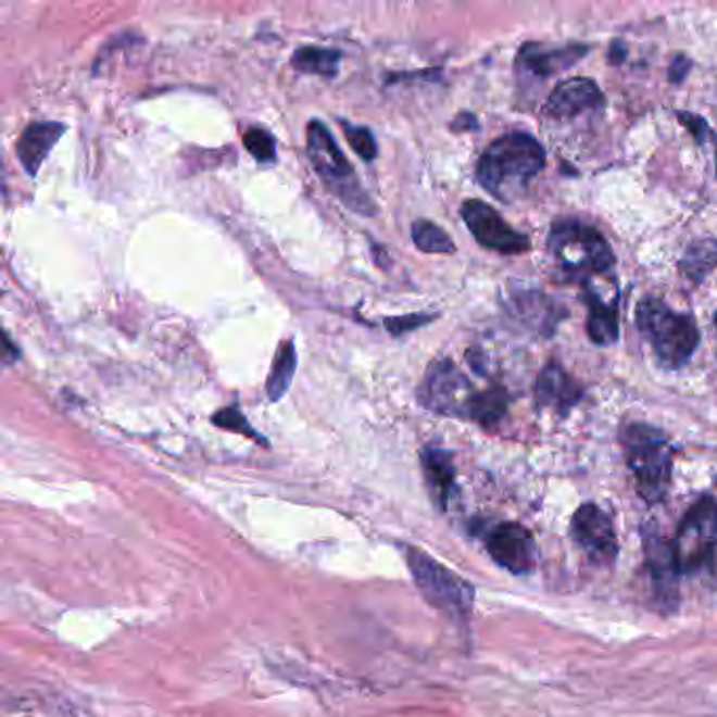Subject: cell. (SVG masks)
I'll return each instance as SVG.
<instances>
[{"instance_id":"cell-24","label":"cell","mask_w":717,"mask_h":717,"mask_svg":"<svg viewBox=\"0 0 717 717\" xmlns=\"http://www.w3.org/2000/svg\"><path fill=\"white\" fill-rule=\"evenodd\" d=\"M413 242L417 249H422L424 253H433V255H453L456 251L455 242L451 240V236L442 228H438L436 224L427 222V219H419L413 224Z\"/></svg>"},{"instance_id":"cell-25","label":"cell","mask_w":717,"mask_h":717,"mask_svg":"<svg viewBox=\"0 0 717 717\" xmlns=\"http://www.w3.org/2000/svg\"><path fill=\"white\" fill-rule=\"evenodd\" d=\"M244 148L249 154L260 163H274L276 161V139L269 130L253 127L244 133Z\"/></svg>"},{"instance_id":"cell-27","label":"cell","mask_w":717,"mask_h":717,"mask_svg":"<svg viewBox=\"0 0 717 717\" xmlns=\"http://www.w3.org/2000/svg\"><path fill=\"white\" fill-rule=\"evenodd\" d=\"M345 127V137L350 141V146L356 150L362 161L370 163L377 156V141L375 135L366 127H352V125H343Z\"/></svg>"},{"instance_id":"cell-17","label":"cell","mask_w":717,"mask_h":717,"mask_svg":"<svg viewBox=\"0 0 717 717\" xmlns=\"http://www.w3.org/2000/svg\"><path fill=\"white\" fill-rule=\"evenodd\" d=\"M586 53L587 47H581V45H568V47H555V49L526 45L520 51V65L537 76H552L559 70H566V67L577 64Z\"/></svg>"},{"instance_id":"cell-16","label":"cell","mask_w":717,"mask_h":717,"mask_svg":"<svg viewBox=\"0 0 717 717\" xmlns=\"http://www.w3.org/2000/svg\"><path fill=\"white\" fill-rule=\"evenodd\" d=\"M425 482L440 510L449 507L451 496L455 494V465L453 456L440 449H425L422 455Z\"/></svg>"},{"instance_id":"cell-13","label":"cell","mask_w":717,"mask_h":717,"mask_svg":"<svg viewBox=\"0 0 717 717\" xmlns=\"http://www.w3.org/2000/svg\"><path fill=\"white\" fill-rule=\"evenodd\" d=\"M583 395V386L573 379L559 364H548L537 379V402L566 415Z\"/></svg>"},{"instance_id":"cell-21","label":"cell","mask_w":717,"mask_h":717,"mask_svg":"<svg viewBox=\"0 0 717 717\" xmlns=\"http://www.w3.org/2000/svg\"><path fill=\"white\" fill-rule=\"evenodd\" d=\"M297 370V350L293 341H287L278 348V354L272 364V373L267 377V395L272 402H278L293 383Z\"/></svg>"},{"instance_id":"cell-7","label":"cell","mask_w":717,"mask_h":717,"mask_svg":"<svg viewBox=\"0 0 717 717\" xmlns=\"http://www.w3.org/2000/svg\"><path fill=\"white\" fill-rule=\"evenodd\" d=\"M680 570L694 575L717 559V499L703 496L685 514L674 541Z\"/></svg>"},{"instance_id":"cell-18","label":"cell","mask_w":717,"mask_h":717,"mask_svg":"<svg viewBox=\"0 0 717 717\" xmlns=\"http://www.w3.org/2000/svg\"><path fill=\"white\" fill-rule=\"evenodd\" d=\"M587 307V332L589 339L595 345H613L619 337V316H617V305L604 303L602 294L586 289Z\"/></svg>"},{"instance_id":"cell-6","label":"cell","mask_w":717,"mask_h":717,"mask_svg":"<svg viewBox=\"0 0 717 717\" xmlns=\"http://www.w3.org/2000/svg\"><path fill=\"white\" fill-rule=\"evenodd\" d=\"M554 260L573 274H602L615 265V255L606 238L591 226L564 219L550 234Z\"/></svg>"},{"instance_id":"cell-28","label":"cell","mask_w":717,"mask_h":717,"mask_svg":"<svg viewBox=\"0 0 717 717\" xmlns=\"http://www.w3.org/2000/svg\"><path fill=\"white\" fill-rule=\"evenodd\" d=\"M436 316L431 314H408V316H398V318H388L386 320V328L390 330L393 337H400L404 332H411L419 326L429 325Z\"/></svg>"},{"instance_id":"cell-4","label":"cell","mask_w":717,"mask_h":717,"mask_svg":"<svg viewBox=\"0 0 717 717\" xmlns=\"http://www.w3.org/2000/svg\"><path fill=\"white\" fill-rule=\"evenodd\" d=\"M307 156L314 164L316 173L323 177L326 186L332 190L348 209L360 215H373L375 206L368 194L362 190L358 177L352 168L341 148L337 146L332 133L325 123L312 121L307 125Z\"/></svg>"},{"instance_id":"cell-30","label":"cell","mask_w":717,"mask_h":717,"mask_svg":"<svg viewBox=\"0 0 717 717\" xmlns=\"http://www.w3.org/2000/svg\"><path fill=\"white\" fill-rule=\"evenodd\" d=\"M688 65H690V62L685 60V58H678L676 62H674V70H671V80L674 83H680L682 78L685 76V72H688Z\"/></svg>"},{"instance_id":"cell-15","label":"cell","mask_w":717,"mask_h":717,"mask_svg":"<svg viewBox=\"0 0 717 717\" xmlns=\"http://www.w3.org/2000/svg\"><path fill=\"white\" fill-rule=\"evenodd\" d=\"M64 130L65 125L62 123H33L22 133L15 146V154L30 177H36L38 168L49 156L51 148L62 139Z\"/></svg>"},{"instance_id":"cell-14","label":"cell","mask_w":717,"mask_h":717,"mask_svg":"<svg viewBox=\"0 0 717 717\" xmlns=\"http://www.w3.org/2000/svg\"><path fill=\"white\" fill-rule=\"evenodd\" d=\"M604 96L600 87L589 78H570L557 85L548 101V114L552 118H570L587 110L602 105Z\"/></svg>"},{"instance_id":"cell-20","label":"cell","mask_w":717,"mask_h":717,"mask_svg":"<svg viewBox=\"0 0 717 717\" xmlns=\"http://www.w3.org/2000/svg\"><path fill=\"white\" fill-rule=\"evenodd\" d=\"M717 267V240L703 238L690 244L684 257L680 261V269L692 282H703Z\"/></svg>"},{"instance_id":"cell-11","label":"cell","mask_w":717,"mask_h":717,"mask_svg":"<svg viewBox=\"0 0 717 717\" xmlns=\"http://www.w3.org/2000/svg\"><path fill=\"white\" fill-rule=\"evenodd\" d=\"M570 532L577 545L586 552L595 564L608 566L617 557V534L613 528L611 518L593 503L581 505L573 521H570Z\"/></svg>"},{"instance_id":"cell-5","label":"cell","mask_w":717,"mask_h":717,"mask_svg":"<svg viewBox=\"0 0 717 717\" xmlns=\"http://www.w3.org/2000/svg\"><path fill=\"white\" fill-rule=\"evenodd\" d=\"M406 562L425 600L456 620H467L474 608V587L433 557L406 548Z\"/></svg>"},{"instance_id":"cell-3","label":"cell","mask_w":717,"mask_h":717,"mask_svg":"<svg viewBox=\"0 0 717 717\" xmlns=\"http://www.w3.org/2000/svg\"><path fill=\"white\" fill-rule=\"evenodd\" d=\"M636 323L658 362L671 370L684 366L701 339L694 320L674 312L661 299H642L636 310Z\"/></svg>"},{"instance_id":"cell-19","label":"cell","mask_w":717,"mask_h":717,"mask_svg":"<svg viewBox=\"0 0 717 717\" xmlns=\"http://www.w3.org/2000/svg\"><path fill=\"white\" fill-rule=\"evenodd\" d=\"M512 312L520 318V323L539 330L543 335H550L557 325V318L562 316V310H557L550 297L539 293H521L514 297Z\"/></svg>"},{"instance_id":"cell-23","label":"cell","mask_w":717,"mask_h":717,"mask_svg":"<svg viewBox=\"0 0 717 717\" xmlns=\"http://www.w3.org/2000/svg\"><path fill=\"white\" fill-rule=\"evenodd\" d=\"M341 53L335 49H320V47H299L293 53L291 64L297 72L303 74H318V76H335L339 70Z\"/></svg>"},{"instance_id":"cell-22","label":"cell","mask_w":717,"mask_h":717,"mask_svg":"<svg viewBox=\"0 0 717 717\" xmlns=\"http://www.w3.org/2000/svg\"><path fill=\"white\" fill-rule=\"evenodd\" d=\"M507 406H510V395L503 388L478 391V395L471 402L467 419L485 425V427H492L505 417Z\"/></svg>"},{"instance_id":"cell-1","label":"cell","mask_w":717,"mask_h":717,"mask_svg":"<svg viewBox=\"0 0 717 717\" xmlns=\"http://www.w3.org/2000/svg\"><path fill=\"white\" fill-rule=\"evenodd\" d=\"M543 166V146L532 135L507 133L487 148L478 161L476 177L489 194L503 202H514L526 194Z\"/></svg>"},{"instance_id":"cell-12","label":"cell","mask_w":717,"mask_h":717,"mask_svg":"<svg viewBox=\"0 0 717 717\" xmlns=\"http://www.w3.org/2000/svg\"><path fill=\"white\" fill-rule=\"evenodd\" d=\"M490 557L512 575H528L537 564V548L530 530L518 521L499 524L487 539Z\"/></svg>"},{"instance_id":"cell-26","label":"cell","mask_w":717,"mask_h":717,"mask_svg":"<svg viewBox=\"0 0 717 717\" xmlns=\"http://www.w3.org/2000/svg\"><path fill=\"white\" fill-rule=\"evenodd\" d=\"M213 424L217 425V427L229 429V431L242 433V436H247V438H251V440L260 442V444H263V446H267V442L263 440V436L257 433V431H255V429L249 425L247 417L240 413V408H238V406H228V408H224V411L215 413V415H213Z\"/></svg>"},{"instance_id":"cell-32","label":"cell","mask_w":717,"mask_h":717,"mask_svg":"<svg viewBox=\"0 0 717 717\" xmlns=\"http://www.w3.org/2000/svg\"><path fill=\"white\" fill-rule=\"evenodd\" d=\"M716 326H717V314H716Z\"/></svg>"},{"instance_id":"cell-9","label":"cell","mask_w":717,"mask_h":717,"mask_svg":"<svg viewBox=\"0 0 717 717\" xmlns=\"http://www.w3.org/2000/svg\"><path fill=\"white\" fill-rule=\"evenodd\" d=\"M461 217L474 238L490 251L501 255H520L530 249V240L505 224V219L482 200L463 202Z\"/></svg>"},{"instance_id":"cell-2","label":"cell","mask_w":717,"mask_h":717,"mask_svg":"<svg viewBox=\"0 0 717 717\" xmlns=\"http://www.w3.org/2000/svg\"><path fill=\"white\" fill-rule=\"evenodd\" d=\"M620 444L638 494L646 503H661L671 485L674 467V449L667 436L652 425L629 424L620 431Z\"/></svg>"},{"instance_id":"cell-29","label":"cell","mask_w":717,"mask_h":717,"mask_svg":"<svg viewBox=\"0 0 717 717\" xmlns=\"http://www.w3.org/2000/svg\"><path fill=\"white\" fill-rule=\"evenodd\" d=\"M678 116H680V123L684 125L685 129L694 135V139H696L699 143H705V139H707V135H709V125H707V121L701 118V116L688 114V112H684V114H678Z\"/></svg>"},{"instance_id":"cell-10","label":"cell","mask_w":717,"mask_h":717,"mask_svg":"<svg viewBox=\"0 0 717 717\" xmlns=\"http://www.w3.org/2000/svg\"><path fill=\"white\" fill-rule=\"evenodd\" d=\"M644 555L646 566L651 573L652 587L656 593V600L665 611H676L680 602V562L676 554L674 541L656 534L646 532L644 534Z\"/></svg>"},{"instance_id":"cell-8","label":"cell","mask_w":717,"mask_h":717,"mask_svg":"<svg viewBox=\"0 0 717 717\" xmlns=\"http://www.w3.org/2000/svg\"><path fill=\"white\" fill-rule=\"evenodd\" d=\"M478 391L471 381L458 370L451 360L431 362L425 373L424 383L419 386V402L425 408L449 415V417H469V408Z\"/></svg>"},{"instance_id":"cell-31","label":"cell","mask_w":717,"mask_h":717,"mask_svg":"<svg viewBox=\"0 0 717 717\" xmlns=\"http://www.w3.org/2000/svg\"><path fill=\"white\" fill-rule=\"evenodd\" d=\"M458 121H463V129H476V127H478L476 121H474V116H469V114H461ZM453 129L461 130V125H458V123H453Z\"/></svg>"}]
</instances>
